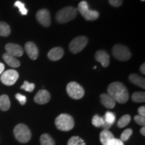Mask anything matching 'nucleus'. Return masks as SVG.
Here are the masks:
<instances>
[{
    "label": "nucleus",
    "mask_w": 145,
    "mask_h": 145,
    "mask_svg": "<svg viewBox=\"0 0 145 145\" xmlns=\"http://www.w3.org/2000/svg\"><path fill=\"white\" fill-rule=\"evenodd\" d=\"M108 94L120 104H125L129 98V94L126 87L120 82H114L108 86Z\"/></svg>",
    "instance_id": "obj_1"
},
{
    "label": "nucleus",
    "mask_w": 145,
    "mask_h": 145,
    "mask_svg": "<svg viewBox=\"0 0 145 145\" xmlns=\"http://www.w3.org/2000/svg\"><path fill=\"white\" fill-rule=\"evenodd\" d=\"M57 128L62 131H69L73 128L75 122L71 116L67 114H60L55 119Z\"/></svg>",
    "instance_id": "obj_2"
},
{
    "label": "nucleus",
    "mask_w": 145,
    "mask_h": 145,
    "mask_svg": "<svg viewBox=\"0 0 145 145\" xmlns=\"http://www.w3.org/2000/svg\"><path fill=\"white\" fill-rule=\"evenodd\" d=\"M77 14V10L74 7H65L57 12L56 14V20L61 24L67 23L75 18Z\"/></svg>",
    "instance_id": "obj_3"
},
{
    "label": "nucleus",
    "mask_w": 145,
    "mask_h": 145,
    "mask_svg": "<svg viewBox=\"0 0 145 145\" xmlns=\"http://www.w3.org/2000/svg\"><path fill=\"white\" fill-rule=\"evenodd\" d=\"M14 133L16 138L20 142L26 143L31 139V131L26 125L24 124H18L14 128Z\"/></svg>",
    "instance_id": "obj_4"
},
{
    "label": "nucleus",
    "mask_w": 145,
    "mask_h": 145,
    "mask_svg": "<svg viewBox=\"0 0 145 145\" xmlns=\"http://www.w3.org/2000/svg\"><path fill=\"white\" fill-rule=\"evenodd\" d=\"M78 11L80 12L81 16L86 18L87 20H95L99 16V13L97 11L89 10L88 3L86 1H81L79 3V5H78Z\"/></svg>",
    "instance_id": "obj_5"
},
{
    "label": "nucleus",
    "mask_w": 145,
    "mask_h": 145,
    "mask_svg": "<svg viewBox=\"0 0 145 145\" xmlns=\"http://www.w3.org/2000/svg\"><path fill=\"white\" fill-rule=\"evenodd\" d=\"M112 54L114 58L119 61H126L131 57V52L128 48L122 44H116L112 48Z\"/></svg>",
    "instance_id": "obj_6"
},
{
    "label": "nucleus",
    "mask_w": 145,
    "mask_h": 145,
    "mask_svg": "<svg viewBox=\"0 0 145 145\" xmlns=\"http://www.w3.org/2000/svg\"><path fill=\"white\" fill-rule=\"evenodd\" d=\"M67 92L74 99H81L84 96L85 91L83 87L76 82H70L67 86Z\"/></svg>",
    "instance_id": "obj_7"
},
{
    "label": "nucleus",
    "mask_w": 145,
    "mask_h": 145,
    "mask_svg": "<svg viewBox=\"0 0 145 145\" xmlns=\"http://www.w3.org/2000/svg\"><path fill=\"white\" fill-rule=\"evenodd\" d=\"M88 43V39L86 36H78L71 42L69 44V49L72 53L77 54L81 52L85 48Z\"/></svg>",
    "instance_id": "obj_8"
},
{
    "label": "nucleus",
    "mask_w": 145,
    "mask_h": 145,
    "mask_svg": "<svg viewBox=\"0 0 145 145\" xmlns=\"http://www.w3.org/2000/svg\"><path fill=\"white\" fill-rule=\"evenodd\" d=\"M19 78V73L14 69H9L3 72L1 76V81L5 86H12Z\"/></svg>",
    "instance_id": "obj_9"
},
{
    "label": "nucleus",
    "mask_w": 145,
    "mask_h": 145,
    "mask_svg": "<svg viewBox=\"0 0 145 145\" xmlns=\"http://www.w3.org/2000/svg\"><path fill=\"white\" fill-rule=\"evenodd\" d=\"M36 17L39 22L42 26L44 27L50 26L51 24V19L49 11L47 9H41L38 11Z\"/></svg>",
    "instance_id": "obj_10"
},
{
    "label": "nucleus",
    "mask_w": 145,
    "mask_h": 145,
    "mask_svg": "<svg viewBox=\"0 0 145 145\" xmlns=\"http://www.w3.org/2000/svg\"><path fill=\"white\" fill-rule=\"evenodd\" d=\"M5 50L7 53L11 54L15 57H19L22 56L24 50L22 47L20 45L14 44V43H8L5 45Z\"/></svg>",
    "instance_id": "obj_11"
},
{
    "label": "nucleus",
    "mask_w": 145,
    "mask_h": 145,
    "mask_svg": "<svg viewBox=\"0 0 145 145\" xmlns=\"http://www.w3.org/2000/svg\"><path fill=\"white\" fill-rule=\"evenodd\" d=\"M50 99V94L48 91L40 89L34 96V100L38 104H46Z\"/></svg>",
    "instance_id": "obj_12"
},
{
    "label": "nucleus",
    "mask_w": 145,
    "mask_h": 145,
    "mask_svg": "<svg viewBox=\"0 0 145 145\" xmlns=\"http://www.w3.org/2000/svg\"><path fill=\"white\" fill-rule=\"evenodd\" d=\"M25 50H26L28 57L32 60H36L39 57V50L36 45L32 42H28L26 43L24 46Z\"/></svg>",
    "instance_id": "obj_13"
},
{
    "label": "nucleus",
    "mask_w": 145,
    "mask_h": 145,
    "mask_svg": "<svg viewBox=\"0 0 145 145\" xmlns=\"http://www.w3.org/2000/svg\"><path fill=\"white\" fill-rule=\"evenodd\" d=\"M95 58L96 61L100 63L104 67H107L110 64V55L105 50H100L96 52Z\"/></svg>",
    "instance_id": "obj_14"
},
{
    "label": "nucleus",
    "mask_w": 145,
    "mask_h": 145,
    "mask_svg": "<svg viewBox=\"0 0 145 145\" xmlns=\"http://www.w3.org/2000/svg\"><path fill=\"white\" fill-rule=\"evenodd\" d=\"M64 50L61 47H54L49 50L48 53V57L52 61H59L63 57Z\"/></svg>",
    "instance_id": "obj_15"
},
{
    "label": "nucleus",
    "mask_w": 145,
    "mask_h": 145,
    "mask_svg": "<svg viewBox=\"0 0 145 145\" xmlns=\"http://www.w3.org/2000/svg\"><path fill=\"white\" fill-rule=\"evenodd\" d=\"M101 103L107 108H114L116 106V101L109 94L102 93L100 95Z\"/></svg>",
    "instance_id": "obj_16"
},
{
    "label": "nucleus",
    "mask_w": 145,
    "mask_h": 145,
    "mask_svg": "<svg viewBox=\"0 0 145 145\" xmlns=\"http://www.w3.org/2000/svg\"><path fill=\"white\" fill-rule=\"evenodd\" d=\"M3 59L5 61V62L12 67L16 68L20 66V62L15 57L7 53V52L3 54Z\"/></svg>",
    "instance_id": "obj_17"
},
{
    "label": "nucleus",
    "mask_w": 145,
    "mask_h": 145,
    "mask_svg": "<svg viewBox=\"0 0 145 145\" xmlns=\"http://www.w3.org/2000/svg\"><path fill=\"white\" fill-rule=\"evenodd\" d=\"M129 80L136 86L143 89L145 88L144 78H142L137 74H131L129 76Z\"/></svg>",
    "instance_id": "obj_18"
},
{
    "label": "nucleus",
    "mask_w": 145,
    "mask_h": 145,
    "mask_svg": "<svg viewBox=\"0 0 145 145\" xmlns=\"http://www.w3.org/2000/svg\"><path fill=\"white\" fill-rule=\"evenodd\" d=\"M114 138V137L113 134L108 130H104L101 132L100 135H99V139H100L101 144L103 145L108 144L109 141L111 140Z\"/></svg>",
    "instance_id": "obj_19"
},
{
    "label": "nucleus",
    "mask_w": 145,
    "mask_h": 145,
    "mask_svg": "<svg viewBox=\"0 0 145 145\" xmlns=\"http://www.w3.org/2000/svg\"><path fill=\"white\" fill-rule=\"evenodd\" d=\"M10 108V101L7 95L0 96V110L2 111H7Z\"/></svg>",
    "instance_id": "obj_20"
},
{
    "label": "nucleus",
    "mask_w": 145,
    "mask_h": 145,
    "mask_svg": "<svg viewBox=\"0 0 145 145\" xmlns=\"http://www.w3.org/2000/svg\"><path fill=\"white\" fill-rule=\"evenodd\" d=\"M11 34L10 27L4 22H0V36L7 37Z\"/></svg>",
    "instance_id": "obj_21"
},
{
    "label": "nucleus",
    "mask_w": 145,
    "mask_h": 145,
    "mask_svg": "<svg viewBox=\"0 0 145 145\" xmlns=\"http://www.w3.org/2000/svg\"><path fill=\"white\" fill-rule=\"evenodd\" d=\"M41 145H55L54 139L48 134H43L40 138Z\"/></svg>",
    "instance_id": "obj_22"
},
{
    "label": "nucleus",
    "mask_w": 145,
    "mask_h": 145,
    "mask_svg": "<svg viewBox=\"0 0 145 145\" xmlns=\"http://www.w3.org/2000/svg\"><path fill=\"white\" fill-rule=\"evenodd\" d=\"M132 99L133 101L137 103L144 102L145 101V93L144 92H135L132 94Z\"/></svg>",
    "instance_id": "obj_23"
},
{
    "label": "nucleus",
    "mask_w": 145,
    "mask_h": 145,
    "mask_svg": "<svg viewBox=\"0 0 145 145\" xmlns=\"http://www.w3.org/2000/svg\"><path fill=\"white\" fill-rule=\"evenodd\" d=\"M104 123L105 122L103 117L100 116L98 114H95V115L93 116V118H92V124L94 126L97 127V128L102 127Z\"/></svg>",
    "instance_id": "obj_24"
},
{
    "label": "nucleus",
    "mask_w": 145,
    "mask_h": 145,
    "mask_svg": "<svg viewBox=\"0 0 145 145\" xmlns=\"http://www.w3.org/2000/svg\"><path fill=\"white\" fill-rule=\"evenodd\" d=\"M103 118H104L105 122L112 126L116 120V115L112 112H107Z\"/></svg>",
    "instance_id": "obj_25"
},
{
    "label": "nucleus",
    "mask_w": 145,
    "mask_h": 145,
    "mask_svg": "<svg viewBox=\"0 0 145 145\" xmlns=\"http://www.w3.org/2000/svg\"><path fill=\"white\" fill-rule=\"evenodd\" d=\"M130 120H131V117H130V115L126 114V115L123 116L121 118H120L118 122V126L120 128H124V127L126 126L127 125L129 124Z\"/></svg>",
    "instance_id": "obj_26"
},
{
    "label": "nucleus",
    "mask_w": 145,
    "mask_h": 145,
    "mask_svg": "<svg viewBox=\"0 0 145 145\" xmlns=\"http://www.w3.org/2000/svg\"><path fill=\"white\" fill-rule=\"evenodd\" d=\"M67 145H86L85 141L79 137H72L69 140Z\"/></svg>",
    "instance_id": "obj_27"
},
{
    "label": "nucleus",
    "mask_w": 145,
    "mask_h": 145,
    "mask_svg": "<svg viewBox=\"0 0 145 145\" xmlns=\"http://www.w3.org/2000/svg\"><path fill=\"white\" fill-rule=\"evenodd\" d=\"M35 88V85L34 83H29L28 81H25L24 82V84L21 86V89H22L25 90L26 91L28 92H32Z\"/></svg>",
    "instance_id": "obj_28"
},
{
    "label": "nucleus",
    "mask_w": 145,
    "mask_h": 145,
    "mask_svg": "<svg viewBox=\"0 0 145 145\" xmlns=\"http://www.w3.org/2000/svg\"><path fill=\"white\" fill-rule=\"evenodd\" d=\"M14 6L19 8V11L20 12L22 15H26L27 13H28V10L25 8V4L24 3L21 2V1H16L15 3H14Z\"/></svg>",
    "instance_id": "obj_29"
},
{
    "label": "nucleus",
    "mask_w": 145,
    "mask_h": 145,
    "mask_svg": "<svg viewBox=\"0 0 145 145\" xmlns=\"http://www.w3.org/2000/svg\"><path fill=\"white\" fill-rule=\"evenodd\" d=\"M132 134V130L130 128H128V129L125 130L124 132H122V135L120 136V140L122 141H126L129 139L130 136Z\"/></svg>",
    "instance_id": "obj_30"
},
{
    "label": "nucleus",
    "mask_w": 145,
    "mask_h": 145,
    "mask_svg": "<svg viewBox=\"0 0 145 145\" xmlns=\"http://www.w3.org/2000/svg\"><path fill=\"white\" fill-rule=\"evenodd\" d=\"M134 119H135V122L137 123V124L140 125V126H142V127L144 126V125H145L144 117L141 116H140V115H137V116H135V118H134Z\"/></svg>",
    "instance_id": "obj_31"
},
{
    "label": "nucleus",
    "mask_w": 145,
    "mask_h": 145,
    "mask_svg": "<svg viewBox=\"0 0 145 145\" xmlns=\"http://www.w3.org/2000/svg\"><path fill=\"white\" fill-rule=\"evenodd\" d=\"M16 98L21 105H24L26 103V97L20 93L16 94Z\"/></svg>",
    "instance_id": "obj_32"
},
{
    "label": "nucleus",
    "mask_w": 145,
    "mask_h": 145,
    "mask_svg": "<svg viewBox=\"0 0 145 145\" xmlns=\"http://www.w3.org/2000/svg\"><path fill=\"white\" fill-rule=\"evenodd\" d=\"M107 145H124L123 141H122L120 139H118V138H112L111 140L109 141V142L108 143Z\"/></svg>",
    "instance_id": "obj_33"
},
{
    "label": "nucleus",
    "mask_w": 145,
    "mask_h": 145,
    "mask_svg": "<svg viewBox=\"0 0 145 145\" xmlns=\"http://www.w3.org/2000/svg\"><path fill=\"white\" fill-rule=\"evenodd\" d=\"M109 3L114 7H120L122 4L123 0H109Z\"/></svg>",
    "instance_id": "obj_34"
},
{
    "label": "nucleus",
    "mask_w": 145,
    "mask_h": 145,
    "mask_svg": "<svg viewBox=\"0 0 145 145\" xmlns=\"http://www.w3.org/2000/svg\"><path fill=\"white\" fill-rule=\"evenodd\" d=\"M138 112L139 115L141 116L144 117L145 116V107L144 106H141L138 109Z\"/></svg>",
    "instance_id": "obj_35"
},
{
    "label": "nucleus",
    "mask_w": 145,
    "mask_h": 145,
    "mask_svg": "<svg viewBox=\"0 0 145 145\" xmlns=\"http://www.w3.org/2000/svg\"><path fill=\"white\" fill-rule=\"evenodd\" d=\"M4 69H5L4 65H3V63H0V75H1V74L3 73V71H4Z\"/></svg>",
    "instance_id": "obj_36"
},
{
    "label": "nucleus",
    "mask_w": 145,
    "mask_h": 145,
    "mask_svg": "<svg viewBox=\"0 0 145 145\" xmlns=\"http://www.w3.org/2000/svg\"><path fill=\"white\" fill-rule=\"evenodd\" d=\"M145 64L144 63H143V64L141 65L140 67V71L143 74V75H144L145 74Z\"/></svg>",
    "instance_id": "obj_37"
},
{
    "label": "nucleus",
    "mask_w": 145,
    "mask_h": 145,
    "mask_svg": "<svg viewBox=\"0 0 145 145\" xmlns=\"http://www.w3.org/2000/svg\"><path fill=\"white\" fill-rule=\"evenodd\" d=\"M140 133H141V135H142L145 136V128H144V126H143L142 128L140 129Z\"/></svg>",
    "instance_id": "obj_38"
},
{
    "label": "nucleus",
    "mask_w": 145,
    "mask_h": 145,
    "mask_svg": "<svg viewBox=\"0 0 145 145\" xmlns=\"http://www.w3.org/2000/svg\"><path fill=\"white\" fill-rule=\"evenodd\" d=\"M141 1H144V0H141Z\"/></svg>",
    "instance_id": "obj_39"
}]
</instances>
